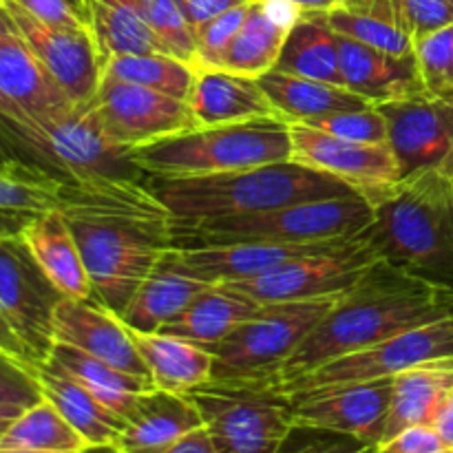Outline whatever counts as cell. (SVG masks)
Instances as JSON below:
<instances>
[{"mask_svg":"<svg viewBox=\"0 0 453 453\" xmlns=\"http://www.w3.org/2000/svg\"><path fill=\"white\" fill-rule=\"evenodd\" d=\"M42 396L65 416L66 423L88 442L91 449H111L124 427V418L102 405L88 389L66 372L44 361L38 365Z\"/></svg>","mask_w":453,"mask_h":453,"instance_id":"25","label":"cell"},{"mask_svg":"<svg viewBox=\"0 0 453 453\" xmlns=\"http://www.w3.org/2000/svg\"><path fill=\"white\" fill-rule=\"evenodd\" d=\"M58 211L73 233L93 295L118 314L175 246V217L140 175L66 180Z\"/></svg>","mask_w":453,"mask_h":453,"instance_id":"1","label":"cell"},{"mask_svg":"<svg viewBox=\"0 0 453 453\" xmlns=\"http://www.w3.org/2000/svg\"><path fill=\"white\" fill-rule=\"evenodd\" d=\"M217 453H281L295 432L290 398L273 385L208 383L188 394Z\"/></svg>","mask_w":453,"mask_h":453,"instance_id":"9","label":"cell"},{"mask_svg":"<svg viewBox=\"0 0 453 453\" xmlns=\"http://www.w3.org/2000/svg\"><path fill=\"white\" fill-rule=\"evenodd\" d=\"M261 87L268 93L270 102L286 122L308 124L312 119L339 113L349 109H365L372 106L365 97L357 96L348 87L321 82V80L301 78V75L268 71L259 78Z\"/></svg>","mask_w":453,"mask_h":453,"instance_id":"29","label":"cell"},{"mask_svg":"<svg viewBox=\"0 0 453 453\" xmlns=\"http://www.w3.org/2000/svg\"><path fill=\"white\" fill-rule=\"evenodd\" d=\"M290 3L296 4L301 12H327L334 7L332 0H290Z\"/></svg>","mask_w":453,"mask_h":453,"instance_id":"53","label":"cell"},{"mask_svg":"<svg viewBox=\"0 0 453 453\" xmlns=\"http://www.w3.org/2000/svg\"><path fill=\"white\" fill-rule=\"evenodd\" d=\"M0 3H3V0H0Z\"/></svg>","mask_w":453,"mask_h":453,"instance_id":"59","label":"cell"},{"mask_svg":"<svg viewBox=\"0 0 453 453\" xmlns=\"http://www.w3.org/2000/svg\"><path fill=\"white\" fill-rule=\"evenodd\" d=\"M34 215H25V212H7L0 211V234L20 233L22 226L31 219Z\"/></svg>","mask_w":453,"mask_h":453,"instance_id":"51","label":"cell"},{"mask_svg":"<svg viewBox=\"0 0 453 453\" xmlns=\"http://www.w3.org/2000/svg\"><path fill=\"white\" fill-rule=\"evenodd\" d=\"M87 29L100 53L102 66L113 56L168 53L131 0H82Z\"/></svg>","mask_w":453,"mask_h":453,"instance_id":"33","label":"cell"},{"mask_svg":"<svg viewBox=\"0 0 453 453\" xmlns=\"http://www.w3.org/2000/svg\"><path fill=\"white\" fill-rule=\"evenodd\" d=\"M62 299L20 233L0 234V314L25 341L38 365L53 348V317Z\"/></svg>","mask_w":453,"mask_h":453,"instance_id":"12","label":"cell"},{"mask_svg":"<svg viewBox=\"0 0 453 453\" xmlns=\"http://www.w3.org/2000/svg\"><path fill=\"white\" fill-rule=\"evenodd\" d=\"M453 358V314L423 323L411 330L394 334L365 349L334 358L301 379L283 385V394L301 389L330 388L341 383H365V380L394 379L401 372L434 361Z\"/></svg>","mask_w":453,"mask_h":453,"instance_id":"10","label":"cell"},{"mask_svg":"<svg viewBox=\"0 0 453 453\" xmlns=\"http://www.w3.org/2000/svg\"><path fill=\"white\" fill-rule=\"evenodd\" d=\"M343 84L370 104H388L427 96L416 56H394L370 44L339 35Z\"/></svg>","mask_w":453,"mask_h":453,"instance_id":"20","label":"cell"},{"mask_svg":"<svg viewBox=\"0 0 453 453\" xmlns=\"http://www.w3.org/2000/svg\"><path fill=\"white\" fill-rule=\"evenodd\" d=\"M208 288L211 283L177 273L159 261L119 317L135 332H159Z\"/></svg>","mask_w":453,"mask_h":453,"instance_id":"32","label":"cell"},{"mask_svg":"<svg viewBox=\"0 0 453 453\" xmlns=\"http://www.w3.org/2000/svg\"><path fill=\"white\" fill-rule=\"evenodd\" d=\"M379 109L388 119V144L401 180L445 166L453 155V104L420 96Z\"/></svg>","mask_w":453,"mask_h":453,"instance_id":"18","label":"cell"},{"mask_svg":"<svg viewBox=\"0 0 453 453\" xmlns=\"http://www.w3.org/2000/svg\"><path fill=\"white\" fill-rule=\"evenodd\" d=\"M292 159L290 122L279 118L195 127L131 149L146 177H202Z\"/></svg>","mask_w":453,"mask_h":453,"instance_id":"5","label":"cell"},{"mask_svg":"<svg viewBox=\"0 0 453 453\" xmlns=\"http://www.w3.org/2000/svg\"><path fill=\"white\" fill-rule=\"evenodd\" d=\"M242 3H246V0H175L193 35H197V31L211 20H215L217 16Z\"/></svg>","mask_w":453,"mask_h":453,"instance_id":"47","label":"cell"},{"mask_svg":"<svg viewBox=\"0 0 453 453\" xmlns=\"http://www.w3.org/2000/svg\"><path fill=\"white\" fill-rule=\"evenodd\" d=\"M73 106L0 4V118L16 124H44Z\"/></svg>","mask_w":453,"mask_h":453,"instance_id":"15","label":"cell"},{"mask_svg":"<svg viewBox=\"0 0 453 453\" xmlns=\"http://www.w3.org/2000/svg\"><path fill=\"white\" fill-rule=\"evenodd\" d=\"M339 296L261 305L212 349V383L279 388L281 367L330 312Z\"/></svg>","mask_w":453,"mask_h":453,"instance_id":"7","label":"cell"},{"mask_svg":"<svg viewBox=\"0 0 453 453\" xmlns=\"http://www.w3.org/2000/svg\"><path fill=\"white\" fill-rule=\"evenodd\" d=\"M20 237L62 296L66 299L96 296L73 233L58 208L31 217L22 226Z\"/></svg>","mask_w":453,"mask_h":453,"instance_id":"23","label":"cell"},{"mask_svg":"<svg viewBox=\"0 0 453 453\" xmlns=\"http://www.w3.org/2000/svg\"><path fill=\"white\" fill-rule=\"evenodd\" d=\"M259 308L261 303L233 288L211 286L159 332L215 349L234 327L242 326Z\"/></svg>","mask_w":453,"mask_h":453,"instance_id":"27","label":"cell"},{"mask_svg":"<svg viewBox=\"0 0 453 453\" xmlns=\"http://www.w3.org/2000/svg\"><path fill=\"white\" fill-rule=\"evenodd\" d=\"M319 438L314 441L303 442L301 447H288L283 445L281 453H379L374 445L357 441L349 436H339V434H327L317 432Z\"/></svg>","mask_w":453,"mask_h":453,"instance_id":"46","label":"cell"},{"mask_svg":"<svg viewBox=\"0 0 453 453\" xmlns=\"http://www.w3.org/2000/svg\"><path fill=\"white\" fill-rule=\"evenodd\" d=\"M308 127L330 133L341 140L363 142V144H388L389 133L388 119L374 104L365 106V109L339 111V113L312 119V122H308Z\"/></svg>","mask_w":453,"mask_h":453,"instance_id":"40","label":"cell"},{"mask_svg":"<svg viewBox=\"0 0 453 453\" xmlns=\"http://www.w3.org/2000/svg\"><path fill=\"white\" fill-rule=\"evenodd\" d=\"M392 380V405L380 442L389 441L407 427L434 425L442 403L453 392V358L411 367L394 376Z\"/></svg>","mask_w":453,"mask_h":453,"instance_id":"26","label":"cell"},{"mask_svg":"<svg viewBox=\"0 0 453 453\" xmlns=\"http://www.w3.org/2000/svg\"><path fill=\"white\" fill-rule=\"evenodd\" d=\"M379 453H453L434 425H416L376 447Z\"/></svg>","mask_w":453,"mask_h":453,"instance_id":"44","label":"cell"},{"mask_svg":"<svg viewBox=\"0 0 453 453\" xmlns=\"http://www.w3.org/2000/svg\"><path fill=\"white\" fill-rule=\"evenodd\" d=\"M47 361L78 380L102 405L122 416L124 420L135 410L137 398L155 388L153 380L127 374L109 363L65 343H53Z\"/></svg>","mask_w":453,"mask_h":453,"instance_id":"31","label":"cell"},{"mask_svg":"<svg viewBox=\"0 0 453 453\" xmlns=\"http://www.w3.org/2000/svg\"><path fill=\"white\" fill-rule=\"evenodd\" d=\"M91 102L106 135L128 150L197 127L188 102L106 75Z\"/></svg>","mask_w":453,"mask_h":453,"instance_id":"14","label":"cell"},{"mask_svg":"<svg viewBox=\"0 0 453 453\" xmlns=\"http://www.w3.org/2000/svg\"><path fill=\"white\" fill-rule=\"evenodd\" d=\"M274 69L345 87L339 34L332 29L327 12H305L292 25Z\"/></svg>","mask_w":453,"mask_h":453,"instance_id":"28","label":"cell"},{"mask_svg":"<svg viewBox=\"0 0 453 453\" xmlns=\"http://www.w3.org/2000/svg\"><path fill=\"white\" fill-rule=\"evenodd\" d=\"M42 398L38 365L20 361L0 349V403L27 410Z\"/></svg>","mask_w":453,"mask_h":453,"instance_id":"42","label":"cell"},{"mask_svg":"<svg viewBox=\"0 0 453 453\" xmlns=\"http://www.w3.org/2000/svg\"><path fill=\"white\" fill-rule=\"evenodd\" d=\"M87 453H88V451H87ZM111 453H113V451H111Z\"/></svg>","mask_w":453,"mask_h":453,"instance_id":"58","label":"cell"},{"mask_svg":"<svg viewBox=\"0 0 453 453\" xmlns=\"http://www.w3.org/2000/svg\"><path fill=\"white\" fill-rule=\"evenodd\" d=\"M394 380L341 383L288 394L296 429L357 438L379 447L392 405Z\"/></svg>","mask_w":453,"mask_h":453,"instance_id":"13","label":"cell"},{"mask_svg":"<svg viewBox=\"0 0 453 453\" xmlns=\"http://www.w3.org/2000/svg\"><path fill=\"white\" fill-rule=\"evenodd\" d=\"M0 4L69 100L75 106L88 104L100 87L102 60L87 27H53L34 18L13 0Z\"/></svg>","mask_w":453,"mask_h":453,"instance_id":"16","label":"cell"},{"mask_svg":"<svg viewBox=\"0 0 453 453\" xmlns=\"http://www.w3.org/2000/svg\"><path fill=\"white\" fill-rule=\"evenodd\" d=\"M372 221V206L361 193L314 199L265 212L212 219H175V246L219 243H317L358 237Z\"/></svg>","mask_w":453,"mask_h":453,"instance_id":"6","label":"cell"},{"mask_svg":"<svg viewBox=\"0 0 453 453\" xmlns=\"http://www.w3.org/2000/svg\"><path fill=\"white\" fill-rule=\"evenodd\" d=\"M0 140L27 155V162L62 177L82 181L100 175H142L131 150L106 135L93 102L44 124H16L0 118Z\"/></svg>","mask_w":453,"mask_h":453,"instance_id":"8","label":"cell"},{"mask_svg":"<svg viewBox=\"0 0 453 453\" xmlns=\"http://www.w3.org/2000/svg\"><path fill=\"white\" fill-rule=\"evenodd\" d=\"M453 314V288L420 279L379 259L336 299L279 372V389L308 372L380 343L394 334Z\"/></svg>","mask_w":453,"mask_h":453,"instance_id":"2","label":"cell"},{"mask_svg":"<svg viewBox=\"0 0 453 453\" xmlns=\"http://www.w3.org/2000/svg\"><path fill=\"white\" fill-rule=\"evenodd\" d=\"M146 25L153 29L171 56L195 65V35L186 25L175 0H131Z\"/></svg>","mask_w":453,"mask_h":453,"instance_id":"39","label":"cell"},{"mask_svg":"<svg viewBox=\"0 0 453 453\" xmlns=\"http://www.w3.org/2000/svg\"><path fill=\"white\" fill-rule=\"evenodd\" d=\"M53 343L78 348L127 374L149 379L144 358L133 341V332L118 312L100 299H62L53 317Z\"/></svg>","mask_w":453,"mask_h":453,"instance_id":"19","label":"cell"},{"mask_svg":"<svg viewBox=\"0 0 453 453\" xmlns=\"http://www.w3.org/2000/svg\"><path fill=\"white\" fill-rule=\"evenodd\" d=\"M327 20L336 34L357 42L394 56L414 53V35L403 16L401 0H345L327 9Z\"/></svg>","mask_w":453,"mask_h":453,"instance_id":"30","label":"cell"},{"mask_svg":"<svg viewBox=\"0 0 453 453\" xmlns=\"http://www.w3.org/2000/svg\"><path fill=\"white\" fill-rule=\"evenodd\" d=\"M250 4L252 0H246L197 31L195 35V66L197 69H221L226 51L237 35L239 27L246 20Z\"/></svg>","mask_w":453,"mask_h":453,"instance_id":"41","label":"cell"},{"mask_svg":"<svg viewBox=\"0 0 453 453\" xmlns=\"http://www.w3.org/2000/svg\"><path fill=\"white\" fill-rule=\"evenodd\" d=\"M332 3H334V4H339V3H345V0H332Z\"/></svg>","mask_w":453,"mask_h":453,"instance_id":"57","label":"cell"},{"mask_svg":"<svg viewBox=\"0 0 453 453\" xmlns=\"http://www.w3.org/2000/svg\"><path fill=\"white\" fill-rule=\"evenodd\" d=\"M379 259V252L367 242L365 234H358L357 239L339 248L296 257L261 277L224 283V286L250 296L261 305L277 303V301L339 296L357 286Z\"/></svg>","mask_w":453,"mask_h":453,"instance_id":"11","label":"cell"},{"mask_svg":"<svg viewBox=\"0 0 453 453\" xmlns=\"http://www.w3.org/2000/svg\"><path fill=\"white\" fill-rule=\"evenodd\" d=\"M372 221L363 234L380 259L453 288V181L438 168L363 195Z\"/></svg>","mask_w":453,"mask_h":453,"instance_id":"3","label":"cell"},{"mask_svg":"<svg viewBox=\"0 0 453 453\" xmlns=\"http://www.w3.org/2000/svg\"><path fill=\"white\" fill-rule=\"evenodd\" d=\"M0 453H65V451H38V449H7V447H0Z\"/></svg>","mask_w":453,"mask_h":453,"instance_id":"54","label":"cell"},{"mask_svg":"<svg viewBox=\"0 0 453 453\" xmlns=\"http://www.w3.org/2000/svg\"><path fill=\"white\" fill-rule=\"evenodd\" d=\"M102 75L142 84L146 88L188 102L197 80V66L171 53H128V56L109 58L102 66Z\"/></svg>","mask_w":453,"mask_h":453,"instance_id":"35","label":"cell"},{"mask_svg":"<svg viewBox=\"0 0 453 453\" xmlns=\"http://www.w3.org/2000/svg\"><path fill=\"white\" fill-rule=\"evenodd\" d=\"M441 171H442V173H445V175H447V177H449V180L453 181V155H451V157H449V159H447V164H445V166H442V168H441Z\"/></svg>","mask_w":453,"mask_h":453,"instance_id":"55","label":"cell"},{"mask_svg":"<svg viewBox=\"0 0 453 453\" xmlns=\"http://www.w3.org/2000/svg\"><path fill=\"white\" fill-rule=\"evenodd\" d=\"M290 140L295 162L327 173L361 195H370L372 190L401 180L389 144L341 140L301 122L290 124Z\"/></svg>","mask_w":453,"mask_h":453,"instance_id":"17","label":"cell"},{"mask_svg":"<svg viewBox=\"0 0 453 453\" xmlns=\"http://www.w3.org/2000/svg\"><path fill=\"white\" fill-rule=\"evenodd\" d=\"M0 447L7 449H38L87 453L93 451L88 442L71 427L65 416L42 398L35 405L27 407L0 438Z\"/></svg>","mask_w":453,"mask_h":453,"instance_id":"36","label":"cell"},{"mask_svg":"<svg viewBox=\"0 0 453 453\" xmlns=\"http://www.w3.org/2000/svg\"><path fill=\"white\" fill-rule=\"evenodd\" d=\"M38 20L53 27H87L82 4L75 0H13Z\"/></svg>","mask_w":453,"mask_h":453,"instance_id":"45","label":"cell"},{"mask_svg":"<svg viewBox=\"0 0 453 453\" xmlns=\"http://www.w3.org/2000/svg\"><path fill=\"white\" fill-rule=\"evenodd\" d=\"M13 159H16V157H3V153H0V171H3V168H7L9 164L13 162Z\"/></svg>","mask_w":453,"mask_h":453,"instance_id":"56","label":"cell"},{"mask_svg":"<svg viewBox=\"0 0 453 453\" xmlns=\"http://www.w3.org/2000/svg\"><path fill=\"white\" fill-rule=\"evenodd\" d=\"M131 332L137 352L144 358L150 380L157 389L190 394L212 380V370H215L212 349L164 332Z\"/></svg>","mask_w":453,"mask_h":453,"instance_id":"24","label":"cell"},{"mask_svg":"<svg viewBox=\"0 0 453 453\" xmlns=\"http://www.w3.org/2000/svg\"><path fill=\"white\" fill-rule=\"evenodd\" d=\"M164 453H217V449L208 429L199 427L195 429V432L186 434L181 441H177L171 449Z\"/></svg>","mask_w":453,"mask_h":453,"instance_id":"49","label":"cell"},{"mask_svg":"<svg viewBox=\"0 0 453 453\" xmlns=\"http://www.w3.org/2000/svg\"><path fill=\"white\" fill-rule=\"evenodd\" d=\"M188 106L197 127H221L264 118L281 119L259 78L226 69H197Z\"/></svg>","mask_w":453,"mask_h":453,"instance_id":"22","label":"cell"},{"mask_svg":"<svg viewBox=\"0 0 453 453\" xmlns=\"http://www.w3.org/2000/svg\"><path fill=\"white\" fill-rule=\"evenodd\" d=\"M0 349L12 354V357L20 358V361L31 363V365H38V361H35V357L31 354V349L27 348L25 341L13 332V327L9 326L7 319H4L3 314H0Z\"/></svg>","mask_w":453,"mask_h":453,"instance_id":"48","label":"cell"},{"mask_svg":"<svg viewBox=\"0 0 453 453\" xmlns=\"http://www.w3.org/2000/svg\"><path fill=\"white\" fill-rule=\"evenodd\" d=\"M414 56L425 93L453 104V25L416 40Z\"/></svg>","mask_w":453,"mask_h":453,"instance_id":"38","label":"cell"},{"mask_svg":"<svg viewBox=\"0 0 453 453\" xmlns=\"http://www.w3.org/2000/svg\"><path fill=\"white\" fill-rule=\"evenodd\" d=\"M434 427L441 434L442 441L453 449V392L447 396V401L442 403L441 411H438L436 420H434Z\"/></svg>","mask_w":453,"mask_h":453,"instance_id":"50","label":"cell"},{"mask_svg":"<svg viewBox=\"0 0 453 453\" xmlns=\"http://www.w3.org/2000/svg\"><path fill=\"white\" fill-rule=\"evenodd\" d=\"M146 186L180 221L252 215L357 193L345 181L295 159L219 175L146 177Z\"/></svg>","mask_w":453,"mask_h":453,"instance_id":"4","label":"cell"},{"mask_svg":"<svg viewBox=\"0 0 453 453\" xmlns=\"http://www.w3.org/2000/svg\"><path fill=\"white\" fill-rule=\"evenodd\" d=\"M401 7L414 42L453 25V0H401Z\"/></svg>","mask_w":453,"mask_h":453,"instance_id":"43","label":"cell"},{"mask_svg":"<svg viewBox=\"0 0 453 453\" xmlns=\"http://www.w3.org/2000/svg\"><path fill=\"white\" fill-rule=\"evenodd\" d=\"M199 427H203V418L188 394L153 388L137 398L135 410L124 420L122 432L109 451L164 453Z\"/></svg>","mask_w":453,"mask_h":453,"instance_id":"21","label":"cell"},{"mask_svg":"<svg viewBox=\"0 0 453 453\" xmlns=\"http://www.w3.org/2000/svg\"><path fill=\"white\" fill-rule=\"evenodd\" d=\"M66 180L16 157L0 171V211L40 215L62 203Z\"/></svg>","mask_w":453,"mask_h":453,"instance_id":"37","label":"cell"},{"mask_svg":"<svg viewBox=\"0 0 453 453\" xmlns=\"http://www.w3.org/2000/svg\"><path fill=\"white\" fill-rule=\"evenodd\" d=\"M288 31L290 29L270 16L264 0H252L246 20L226 51L221 69L248 78H261L277 65Z\"/></svg>","mask_w":453,"mask_h":453,"instance_id":"34","label":"cell"},{"mask_svg":"<svg viewBox=\"0 0 453 453\" xmlns=\"http://www.w3.org/2000/svg\"><path fill=\"white\" fill-rule=\"evenodd\" d=\"M22 411L25 410H20V407L3 405V403H0V438H3V434L9 429V425H12L13 420L22 414Z\"/></svg>","mask_w":453,"mask_h":453,"instance_id":"52","label":"cell"}]
</instances>
